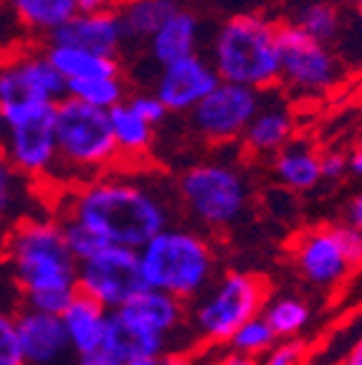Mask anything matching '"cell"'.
Instances as JSON below:
<instances>
[{
	"mask_svg": "<svg viewBox=\"0 0 362 365\" xmlns=\"http://www.w3.org/2000/svg\"><path fill=\"white\" fill-rule=\"evenodd\" d=\"M58 216H71L109 244L142 249L172 223V205L157 188L127 175H102L79 182Z\"/></svg>",
	"mask_w": 362,
	"mask_h": 365,
	"instance_id": "cell-1",
	"label": "cell"
},
{
	"mask_svg": "<svg viewBox=\"0 0 362 365\" xmlns=\"http://www.w3.org/2000/svg\"><path fill=\"white\" fill-rule=\"evenodd\" d=\"M6 259L23 292V307L61 314L79 292V262L63 241L58 218H21L6 241Z\"/></svg>",
	"mask_w": 362,
	"mask_h": 365,
	"instance_id": "cell-2",
	"label": "cell"
},
{
	"mask_svg": "<svg viewBox=\"0 0 362 365\" xmlns=\"http://www.w3.org/2000/svg\"><path fill=\"white\" fill-rule=\"evenodd\" d=\"M205 56L221 81L269 91L281 79L279 21L259 11H238L215 29Z\"/></svg>",
	"mask_w": 362,
	"mask_h": 365,
	"instance_id": "cell-3",
	"label": "cell"
},
{
	"mask_svg": "<svg viewBox=\"0 0 362 365\" xmlns=\"http://www.w3.org/2000/svg\"><path fill=\"white\" fill-rule=\"evenodd\" d=\"M137 251L145 284L182 302L195 299L215 279V251L198 231L170 223Z\"/></svg>",
	"mask_w": 362,
	"mask_h": 365,
	"instance_id": "cell-4",
	"label": "cell"
},
{
	"mask_svg": "<svg viewBox=\"0 0 362 365\" xmlns=\"http://www.w3.org/2000/svg\"><path fill=\"white\" fill-rule=\"evenodd\" d=\"M269 302L264 277L249 272H226L215 277L195 299L187 302V332L203 345H228L246 319L261 314Z\"/></svg>",
	"mask_w": 362,
	"mask_h": 365,
	"instance_id": "cell-5",
	"label": "cell"
},
{
	"mask_svg": "<svg viewBox=\"0 0 362 365\" xmlns=\"http://www.w3.org/2000/svg\"><path fill=\"white\" fill-rule=\"evenodd\" d=\"M56 145L58 168L74 173L76 185L119 163L109 109L91 107L74 97L56 102Z\"/></svg>",
	"mask_w": 362,
	"mask_h": 365,
	"instance_id": "cell-6",
	"label": "cell"
},
{
	"mask_svg": "<svg viewBox=\"0 0 362 365\" xmlns=\"http://www.w3.org/2000/svg\"><path fill=\"white\" fill-rule=\"evenodd\" d=\"M177 198L192 221L221 231L236 226L251 203V182L226 160H203L177 178Z\"/></svg>",
	"mask_w": 362,
	"mask_h": 365,
	"instance_id": "cell-7",
	"label": "cell"
},
{
	"mask_svg": "<svg viewBox=\"0 0 362 365\" xmlns=\"http://www.w3.org/2000/svg\"><path fill=\"white\" fill-rule=\"evenodd\" d=\"M296 272L317 289H337L362 269V231L350 223H322L301 231L291 246Z\"/></svg>",
	"mask_w": 362,
	"mask_h": 365,
	"instance_id": "cell-8",
	"label": "cell"
},
{
	"mask_svg": "<svg viewBox=\"0 0 362 365\" xmlns=\"http://www.w3.org/2000/svg\"><path fill=\"white\" fill-rule=\"evenodd\" d=\"M279 51H281V79L291 94L324 97L345 81L347 63L332 46L296 29L294 23L279 21Z\"/></svg>",
	"mask_w": 362,
	"mask_h": 365,
	"instance_id": "cell-9",
	"label": "cell"
},
{
	"mask_svg": "<svg viewBox=\"0 0 362 365\" xmlns=\"http://www.w3.org/2000/svg\"><path fill=\"white\" fill-rule=\"evenodd\" d=\"M8 114L11 132L3 155L29 180H46L58 168L56 104H31Z\"/></svg>",
	"mask_w": 362,
	"mask_h": 365,
	"instance_id": "cell-10",
	"label": "cell"
},
{
	"mask_svg": "<svg viewBox=\"0 0 362 365\" xmlns=\"http://www.w3.org/2000/svg\"><path fill=\"white\" fill-rule=\"evenodd\" d=\"M267 91H256L251 86L218 81L213 89L190 109L192 132L210 145H228L241 140L254 120L256 109L264 102Z\"/></svg>",
	"mask_w": 362,
	"mask_h": 365,
	"instance_id": "cell-11",
	"label": "cell"
},
{
	"mask_svg": "<svg viewBox=\"0 0 362 365\" xmlns=\"http://www.w3.org/2000/svg\"><path fill=\"white\" fill-rule=\"evenodd\" d=\"M76 289L94 297L107 309H117L148 289L140 267V251L122 244H107L94 257L79 262Z\"/></svg>",
	"mask_w": 362,
	"mask_h": 365,
	"instance_id": "cell-12",
	"label": "cell"
},
{
	"mask_svg": "<svg viewBox=\"0 0 362 365\" xmlns=\"http://www.w3.org/2000/svg\"><path fill=\"white\" fill-rule=\"evenodd\" d=\"M66 97V79L46 51H18L0 61V107L6 112L31 104H56Z\"/></svg>",
	"mask_w": 362,
	"mask_h": 365,
	"instance_id": "cell-13",
	"label": "cell"
},
{
	"mask_svg": "<svg viewBox=\"0 0 362 365\" xmlns=\"http://www.w3.org/2000/svg\"><path fill=\"white\" fill-rule=\"evenodd\" d=\"M284 21L329 43L347 66L362 63V34L355 26L350 6L342 0H291Z\"/></svg>",
	"mask_w": 362,
	"mask_h": 365,
	"instance_id": "cell-14",
	"label": "cell"
},
{
	"mask_svg": "<svg viewBox=\"0 0 362 365\" xmlns=\"http://www.w3.org/2000/svg\"><path fill=\"white\" fill-rule=\"evenodd\" d=\"M218 81L221 76L215 74L210 58L198 51L160 66L152 91L170 114H187Z\"/></svg>",
	"mask_w": 362,
	"mask_h": 365,
	"instance_id": "cell-15",
	"label": "cell"
},
{
	"mask_svg": "<svg viewBox=\"0 0 362 365\" xmlns=\"http://www.w3.org/2000/svg\"><path fill=\"white\" fill-rule=\"evenodd\" d=\"M16 322L26 365H63L74 355L61 314L21 307Z\"/></svg>",
	"mask_w": 362,
	"mask_h": 365,
	"instance_id": "cell-16",
	"label": "cell"
},
{
	"mask_svg": "<svg viewBox=\"0 0 362 365\" xmlns=\"http://www.w3.org/2000/svg\"><path fill=\"white\" fill-rule=\"evenodd\" d=\"M112 312H117L119 319H125L127 325L137 327V330L167 337L172 340V345H175L177 332L187 330V302L167 294V292L150 289V287Z\"/></svg>",
	"mask_w": 362,
	"mask_h": 365,
	"instance_id": "cell-17",
	"label": "cell"
},
{
	"mask_svg": "<svg viewBox=\"0 0 362 365\" xmlns=\"http://www.w3.org/2000/svg\"><path fill=\"white\" fill-rule=\"evenodd\" d=\"M48 43L79 46L86 51L102 53V56H117L119 48L127 43L122 23L117 13H79L68 18L63 26H58Z\"/></svg>",
	"mask_w": 362,
	"mask_h": 365,
	"instance_id": "cell-18",
	"label": "cell"
},
{
	"mask_svg": "<svg viewBox=\"0 0 362 365\" xmlns=\"http://www.w3.org/2000/svg\"><path fill=\"white\" fill-rule=\"evenodd\" d=\"M200 38H203V23L192 11L182 6H175L170 16L160 23V29L148 38V51L155 66H167V63L177 61L198 53Z\"/></svg>",
	"mask_w": 362,
	"mask_h": 365,
	"instance_id": "cell-19",
	"label": "cell"
},
{
	"mask_svg": "<svg viewBox=\"0 0 362 365\" xmlns=\"http://www.w3.org/2000/svg\"><path fill=\"white\" fill-rule=\"evenodd\" d=\"M296 122L294 114L281 99H267L261 102V107L256 109L254 120L249 122L244 132V145L249 153L254 155H274L289 143L294 140Z\"/></svg>",
	"mask_w": 362,
	"mask_h": 365,
	"instance_id": "cell-20",
	"label": "cell"
},
{
	"mask_svg": "<svg viewBox=\"0 0 362 365\" xmlns=\"http://www.w3.org/2000/svg\"><path fill=\"white\" fill-rule=\"evenodd\" d=\"M322 155L306 140H289L274 153L272 173L276 182L289 193H309L322 180Z\"/></svg>",
	"mask_w": 362,
	"mask_h": 365,
	"instance_id": "cell-21",
	"label": "cell"
},
{
	"mask_svg": "<svg viewBox=\"0 0 362 365\" xmlns=\"http://www.w3.org/2000/svg\"><path fill=\"white\" fill-rule=\"evenodd\" d=\"M61 319L74 355H86L104 348L109 309L102 302H96L94 297L84 294V292H76L74 299L61 312Z\"/></svg>",
	"mask_w": 362,
	"mask_h": 365,
	"instance_id": "cell-22",
	"label": "cell"
},
{
	"mask_svg": "<svg viewBox=\"0 0 362 365\" xmlns=\"http://www.w3.org/2000/svg\"><path fill=\"white\" fill-rule=\"evenodd\" d=\"M104 348L109 353H114L117 358H160V355L175 350L172 340L160 335H150V332H142L137 327L127 325L125 319H119L117 312L109 309L107 319V332H104Z\"/></svg>",
	"mask_w": 362,
	"mask_h": 365,
	"instance_id": "cell-23",
	"label": "cell"
},
{
	"mask_svg": "<svg viewBox=\"0 0 362 365\" xmlns=\"http://www.w3.org/2000/svg\"><path fill=\"white\" fill-rule=\"evenodd\" d=\"M109 117H112V132L119 150V160L145 158L150 153V145H152L155 127L127 99L109 109Z\"/></svg>",
	"mask_w": 362,
	"mask_h": 365,
	"instance_id": "cell-24",
	"label": "cell"
},
{
	"mask_svg": "<svg viewBox=\"0 0 362 365\" xmlns=\"http://www.w3.org/2000/svg\"><path fill=\"white\" fill-rule=\"evenodd\" d=\"M46 56H48L53 68L66 81L102 74H119V68H122L117 56H102V53L86 51V48H79V46L48 43L46 46Z\"/></svg>",
	"mask_w": 362,
	"mask_h": 365,
	"instance_id": "cell-25",
	"label": "cell"
},
{
	"mask_svg": "<svg viewBox=\"0 0 362 365\" xmlns=\"http://www.w3.org/2000/svg\"><path fill=\"white\" fill-rule=\"evenodd\" d=\"M13 18L36 36H48L76 13L74 0H6Z\"/></svg>",
	"mask_w": 362,
	"mask_h": 365,
	"instance_id": "cell-26",
	"label": "cell"
},
{
	"mask_svg": "<svg viewBox=\"0 0 362 365\" xmlns=\"http://www.w3.org/2000/svg\"><path fill=\"white\" fill-rule=\"evenodd\" d=\"M175 6L177 3H170V0H125L117 11L125 38L148 41Z\"/></svg>",
	"mask_w": 362,
	"mask_h": 365,
	"instance_id": "cell-27",
	"label": "cell"
},
{
	"mask_svg": "<svg viewBox=\"0 0 362 365\" xmlns=\"http://www.w3.org/2000/svg\"><path fill=\"white\" fill-rule=\"evenodd\" d=\"M264 317L279 340H291V337H299L311 322V307L299 297L281 294L264 304Z\"/></svg>",
	"mask_w": 362,
	"mask_h": 365,
	"instance_id": "cell-28",
	"label": "cell"
},
{
	"mask_svg": "<svg viewBox=\"0 0 362 365\" xmlns=\"http://www.w3.org/2000/svg\"><path fill=\"white\" fill-rule=\"evenodd\" d=\"M66 97H74L99 109H112L127 99V86L119 74L86 76V79L66 81Z\"/></svg>",
	"mask_w": 362,
	"mask_h": 365,
	"instance_id": "cell-29",
	"label": "cell"
},
{
	"mask_svg": "<svg viewBox=\"0 0 362 365\" xmlns=\"http://www.w3.org/2000/svg\"><path fill=\"white\" fill-rule=\"evenodd\" d=\"M29 182V178L21 175L11 160L0 153V221H11L23 213Z\"/></svg>",
	"mask_w": 362,
	"mask_h": 365,
	"instance_id": "cell-30",
	"label": "cell"
},
{
	"mask_svg": "<svg viewBox=\"0 0 362 365\" xmlns=\"http://www.w3.org/2000/svg\"><path fill=\"white\" fill-rule=\"evenodd\" d=\"M276 342H279V337H276V332L272 330V325L267 322V317H264V314H256V317L246 319L244 325L233 332L228 345H231L233 350L254 355V358H264Z\"/></svg>",
	"mask_w": 362,
	"mask_h": 365,
	"instance_id": "cell-31",
	"label": "cell"
},
{
	"mask_svg": "<svg viewBox=\"0 0 362 365\" xmlns=\"http://www.w3.org/2000/svg\"><path fill=\"white\" fill-rule=\"evenodd\" d=\"M58 223H61L63 241H66L68 251H71V257L76 262H84V259L94 257L96 251H102L109 244L104 236H99L96 231H91L89 226H84V223L71 216H58Z\"/></svg>",
	"mask_w": 362,
	"mask_h": 365,
	"instance_id": "cell-32",
	"label": "cell"
},
{
	"mask_svg": "<svg viewBox=\"0 0 362 365\" xmlns=\"http://www.w3.org/2000/svg\"><path fill=\"white\" fill-rule=\"evenodd\" d=\"M0 365H26L16 314L0 309Z\"/></svg>",
	"mask_w": 362,
	"mask_h": 365,
	"instance_id": "cell-33",
	"label": "cell"
},
{
	"mask_svg": "<svg viewBox=\"0 0 362 365\" xmlns=\"http://www.w3.org/2000/svg\"><path fill=\"white\" fill-rule=\"evenodd\" d=\"M306 363V345L299 337L291 340H279L267 358L259 360V365H304Z\"/></svg>",
	"mask_w": 362,
	"mask_h": 365,
	"instance_id": "cell-34",
	"label": "cell"
},
{
	"mask_svg": "<svg viewBox=\"0 0 362 365\" xmlns=\"http://www.w3.org/2000/svg\"><path fill=\"white\" fill-rule=\"evenodd\" d=\"M127 102H130L132 107H135L137 112H140L152 127H157L160 122H165V117L170 114L167 109H165V104L157 99V94H155V91H152V94H132Z\"/></svg>",
	"mask_w": 362,
	"mask_h": 365,
	"instance_id": "cell-35",
	"label": "cell"
},
{
	"mask_svg": "<svg viewBox=\"0 0 362 365\" xmlns=\"http://www.w3.org/2000/svg\"><path fill=\"white\" fill-rule=\"evenodd\" d=\"M322 178L324 180H342V178L350 173V158L340 150H329V153L322 155Z\"/></svg>",
	"mask_w": 362,
	"mask_h": 365,
	"instance_id": "cell-36",
	"label": "cell"
},
{
	"mask_svg": "<svg viewBox=\"0 0 362 365\" xmlns=\"http://www.w3.org/2000/svg\"><path fill=\"white\" fill-rule=\"evenodd\" d=\"M74 365H125V360L117 358L114 353H109L107 348H99V350H94V353L76 355Z\"/></svg>",
	"mask_w": 362,
	"mask_h": 365,
	"instance_id": "cell-37",
	"label": "cell"
},
{
	"mask_svg": "<svg viewBox=\"0 0 362 365\" xmlns=\"http://www.w3.org/2000/svg\"><path fill=\"white\" fill-rule=\"evenodd\" d=\"M79 13H117L125 0H74Z\"/></svg>",
	"mask_w": 362,
	"mask_h": 365,
	"instance_id": "cell-38",
	"label": "cell"
},
{
	"mask_svg": "<svg viewBox=\"0 0 362 365\" xmlns=\"http://www.w3.org/2000/svg\"><path fill=\"white\" fill-rule=\"evenodd\" d=\"M213 365H259V358L254 355H246L241 350H226V353H218L213 360Z\"/></svg>",
	"mask_w": 362,
	"mask_h": 365,
	"instance_id": "cell-39",
	"label": "cell"
},
{
	"mask_svg": "<svg viewBox=\"0 0 362 365\" xmlns=\"http://www.w3.org/2000/svg\"><path fill=\"white\" fill-rule=\"evenodd\" d=\"M347 223L355 226L357 231H362V193L352 198V203L347 205Z\"/></svg>",
	"mask_w": 362,
	"mask_h": 365,
	"instance_id": "cell-40",
	"label": "cell"
},
{
	"mask_svg": "<svg viewBox=\"0 0 362 365\" xmlns=\"http://www.w3.org/2000/svg\"><path fill=\"white\" fill-rule=\"evenodd\" d=\"M157 365H192L190 355H185L182 350H170L157 358Z\"/></svg>",
	"mask_w": 362,
	"mask_h": 365,
	"instance_id": "cell-41",
	"label": "cell"
},
{
	"mask_svg": "<svg viewBox=\"0 0 362 365\" xmlns=\"http://www.w3.org/2000/svg\"><path fill=\"white\" fill-rule=\"evenodd\" d=\"M8 132H11V122H8L6 109L0 107V153H3V148H6V143H8Z\"/></svg>",
	"mask_w": 362,
	"mask_h": 365,
	"instance_id": "cell-42",
	"label": "cell"
},
{
	"mask_svg": "<svg viewBox=\"0 0 362 365\" xmlns=\"http://www.w3.org/2000/svg\"><path fill=\"white\" fill-rule=\"evenodd\" d=\"M342 365H362V337L355 342V348L347 353V358L342 360Z\"/></svg>",
	"mask_w": 362,
	"mask_h": 365,
	"instance_id": "cell-43",
	"label": "cell"
},
{
	"mask_svg": "<svg viewBox=\"0 0 362 365\" xmlns=\"http://www.w3.org/2000/svg\"><path fill=\"white\" fill-rule=\"evenodd\" d=\"M350 173H355V175L362 178V145L355 148V153L350 155Z\"/></svg>",
	"mask_w": 362,
	"mask_h": 365,
	"instance_id": "cell-44",
	"label": "cell"
},
{
	"mask_svg": "<svg viewBox=\"0 0 362 365\" xmlns=\"http://www.w3.org/2000/svg\"><path fill=\"white\" fill-rule=\"evenodd\" d=\"M347 6H350V13H352V18H355V26L362 34V0H350Z\"/></svg>",
	"mask_w": 362,
	"mask_h": 365,
	"instance_id": "cell-45",
	"label": "cell"
},
{
	"mask_svg": "<svg viewBox=\"0 0 362 365\" xmlns=\"http://www.w3.org/2000/svg\"><path fill=\"white\" fill-rule=\"evenodd\" d=\"M125 365H157V358H127Z\"/></svg>",
	"mask_w": 362,
	"mask_h": 365,
	"instance_id": "cell-46",
	"label": "cell"
},
{
	"mask_svg": "<svg viewBox=\"0 0 362 365\" xmlns=\"http://www.w3.org/2000/svg\"><path fill=\"white\" fill-rule=\"evenodd\" d=\"M170 3H177V6H180V3H182V0H170Z\"/></svg>",
	"mask_w": 362,
	"mask_h": 365,
	"instance_id": "cell-47",
	"label": "cell"
}]
</instances>
